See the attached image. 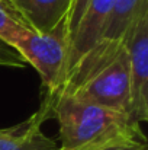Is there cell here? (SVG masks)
Returning a JSON list of instances; mask_svg holds the SVG:
<instances>
[{"instance_id": "6da1fadb", "label": "cell", "mask_w": 148, "mask_h": 150, "mask_svg": "<svg viewBox=\"0 0 148 150\" xmlns=\"http://www.w3.org/2000/svg\"><path fill=\"white\" fill-rule=\"evenodd\" d=\"M60 93L132 117L129 54L125 40L100 38L70 69Z\"/></svg>"}, {"instance_id": "5b68a950", "label": "cell", "mask_w": 148, "mask_h": 150, "mask_svg": "<svg viewBox=\"0 0 148 150\" xmlns=\"http://www.w3.org/2000/svg\"><path fill=\"white\" fill-rule=\"evenodd\" d=\"M115 0H89L71 35L68 50V71L77 60L102 38ZM68 74V73H67Z\"/></svg>"}, {"instance_id": "7c38bea8", "label": "cell", "mask_w": 148, "mask_h": 150, "mask_svg": "<svg viewBox=\"0 0 148 150\" xmlns=\"http://www.w3.org/2000/svg\"><path fill=\"white\" fill-rule=\"evenodd\" d=\"M97 150H148V149H147V140H131V142L110 144V146H106V147H102V149Z\"/></svg>"}, {"instance_id": "ba28073f", "label": "cell", "mask_w": 148, "mask_h": 150, "mask_svg": "<svg viewBox=\"0 0 148 150\" xmlns=\"http://www.w3.org/2000/svg\"><path fill=\"white\" fill-rule=\"evenodd\" d=\"M145 4H148V0H115L113 9L103 29L102 38L123 40L131 23Z\"/></svg>"}, {"instance_id": "3957f363", "label": "cell", "mask_w": 148, "mask_h": 150, "mask_svg": "<svg viewBox=\"0 0 148 150\" xmlns=\"http://www.w3.org/2000/svg\"><path fill=\"white\" fill-rule=\"evenodd\" d=\"M12 48L38 71L47 89L45 99H54L61 92L68 73V22L62 21L48 32L29 31Z\"/></svg>"}, {"instance_id": "9c48e42d", "label": "cell", "mask_w": 148, "mask_h": 150, "mask_svg": "<svg viewBox=\"0 0 148 150\" xmlns=\"http://www.w3.org/2000/svg\"><path fill=\"white\" fill-rule=\"evenodd\" d=\"M29 31L32 29L19 21V18L12 13L4 3L0 1V41L12 48L15 42H18Z\"/></svg>"}, {"instance_id": "52a82bcc", "label": "cell", "mask_w": 148, "mask_h": 150, "mask_svg": "<svg viewBox=\"0 0 148 150\" xmlns=\"http://www.w3.org/2000/svg\"><path fill=\"white\" fill-rule=\"evenodd\" d=\"M48 117H51V103L44 100L41 109L26 122L12 128H0V150H58L57 142L41 130Z\"/></svg>"}, {"instance_id": "30bf717a", "label": "cell", "mask_w": 148, "mask_h": 150, "mask_svg": "<svg viewBox=\"0 0 148 150\" xmlns=\"http://www.w3.org/2000/svg\"><path fill=\"white\" fill-rule=\"evenodd\" d=\"M25 64H26L25 60L16 51L0 41V66L22 69V67H25Z\"/></svg>"}, {"instance_id": "7a4b0ae2", "label": "cell", "mask_w": 148, "mask_h": 150, "mask_svg": "<svg viewBox=\"0 0 148 150\" xmlns=\"http://www.w3.org/2000/svg\"><path fill=\"white\" fill-rule=\"evenodd\" d=\"M47 100L60 128L58 150H97L116 143L147 140L141 124L126 114L65 93H58L52 100Z\"/></svg>"}, {"instance_id": "277c9868", "label": "cell", "mask_w": 148, "mask_h": 150, "mask_svg": "<svg viewBox=\"0 0 148 150\" xmlns=\"http://www.w3.org/2000/svg\"><path fill=\"white\" fill-rule=\"evenodd\" d=\"M123 40L129 54L131 115L142 124L148 120V4L138 12Z\"/></svg>"}, {"instance_id": "8fae6325", "label": "cell", "mask_w": 148, "mask_h": 150, "mask_svg": "<svg viewBox=\"0 0 148 150\" xmlns=\"http://www.w3.org/2000/svg\"><path fill=\"white\" fill-rule=\"evenodd\" d=\"M89 0H73V4H71V10H70V16H68V32H70V40H71V35L86 9V4H87Z\"/></svg>"}, {"instance_id": "8992f818", "label": "cell", "mask_w": 148, "mask_h": 150, "mask_svg": "<svg viewBox=\"0 0 148 150\" xmlns=\"http://www.w3.org/2000/svg\"><path fill=\"white\" fill-rule=\"evenodd\" d=\"M29 29L52 31L62 21L68 22L73 0H0Z\"/></svg>"}]
</instances>
